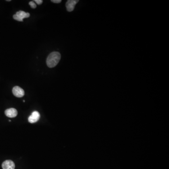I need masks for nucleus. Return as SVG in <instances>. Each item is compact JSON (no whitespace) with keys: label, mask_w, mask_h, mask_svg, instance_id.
Listing matches in <instances>:
<instances>
[{"label":"nucleus","mask_w":169,"mask_h":169,"mask_svg":"<svg viewBox=\"0 0 169 169\" xmlns=\"http://www.w3.org/2000/svg\"><path fill=\"white\" fill-rule=\"evenodd\" d=\"M34 1L38 5H40L43 3V1H42V0H35Z\"/></svg>","instance_id":"9"},{"label":"nucleus","mask_w":169,"mask_h":169,"mask_svg":"<svg viewBox=\"0 0 169 169\" xmlns=\"http://www.w3.org/2000/svg\"><path fill=\"white\" fill-rule=\"evenodd\" d=\"M12 93L15 97H22L25 95V91L22 88L18 86H15L12 89Z\"/></svg>","instance_id":"2"},{"label":"nucleus","mask_w":169,"mask_h":169,"mask_svg":"<svg viewBox=\"0 0 169 169\" xmlns=\"http://www.w3.org/2000/svg\"><path fill=\"white\" fill-rule=\"evenodd\" d=\"M15 14L18 15V17L20 18L21 20H22L23 21V20L24 18H28L30 15L29 13L25 12V11H22V10H20L19 11L17 12V13H15Z\"/></svg>","instance_id":"7"},{"label":"nucleus","mask_w":169,"mask_h":169,"mask_svg":"<svg viewBox=\"0 0 169 169\" xmlns=\"http://www.w3.org/2000/svg\"><path fill=\"white\" fill-rule=\"evenodd\" d=\"M29 4L30 5L31 8H32V9H35V8H36V7H37V5H36V4H35V3H34V1H30V2H29Z\"/></svg>","instance_id":"8"},{"label":"nucleus","mask_w":169,"mask_h":169,"mask_svg":"<svg viewBox=\"0 0 169 169\" xmlns=\"http://www.w3.org/2000/svg\"><path fill=\"white\" fill-rule=\"evenodd\" d=\"M79 2L78 0H69L66 3V7L68 11H72L74 9L75 5Z\"/></svg>","instance_id":"3"},{"label":"nucleus","mask_w":169,"mask_h":169,"mask_svg":"<svg viewBox=\"0 0 169 169\" xmlns=\"http://www.w3.org/2000/svg\"><path fill=\"white\" fill-rule=\"evenodd\" d=\"M40 118V114L38 111H34L28 118V121L30 123H36Z\"/></svg>","instance_id":"4"},{"label":"nucleus","mask_w":169,"mask_h":169,"mask_svg":"<svg viewBox=\"0 0 169 169\" xmlns=\"http://www.w3.org/2000/svg\"><path fill=\"white\" fill-rule=\"evenodd\" d=\"M5 114L9 118H13L17 116L18 111L14 108H8L5 111Z\"/></svg>","instance_id":"6"},{"label":"nucleus","mask_w":169,"mask_h":169,"mask_svg":"<svg viewBox=\"0 0 169 169\" xmlns=\"http://www.w3.org/2000/svg\"><path fill=\"white\" fill-rule=\"evenodd\" d=\"M3 169H15V165L11 160H6L2 164Z\"/></svg>","instance_id":"5"},{"label":"nucleus","mask_w":169,"mask_h":169,"mask_svg":"<svg viewBox=\"0 0 169 169\" xmlns=\"http://www.w3.org/2000/svg\"><path fill=\"white\" fill-rule=\"evenodd\" d=\"M52 2L54 3H61L62 1L61 0H52Z\"/></svg>","instance_id":"10"},{"label":"nucleus","mask_w":169,"mask_h":169,"mask_svg":"<svg viewBox=\"0 0 169 169\" xmlns=\"http://www.w3.org/2000/svg\"><path fill=\"white\" fill-rule=\"evenodd\" d=\"M61 54L58 52H53L46 59V64L49 68L55 67L61 59Z\"/></svg>","instance_id":"1"}]
</instances>
